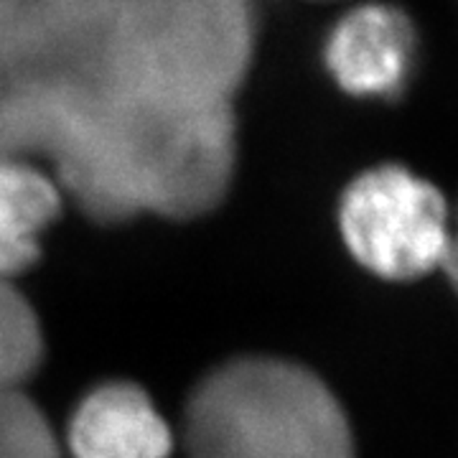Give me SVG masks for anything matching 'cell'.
<instances>
[{
  "label": "cell",
  "mask_w": 458,
  "mask_h": 458,
  "mask_svg": "<svg viewBox=\"0 0 458 458\" xmlns=\"http://www.w3.org/2000/svg\"><path fill=\"white\" fill-rule=\"evenodd\" d=\"M62 194L99 225L140 214L194 219L227 197L237 165L234 107H183L105 87L44 146Z\"/></svg>",
  "instance_id": "cell-1"
},
{
  "label": "cell",
  "mask_w": 458,
  "mask_h": 458,
  "mask_svg": "<svg viewBox=\"0 0 458 458\" xmlns=\"http://www.w3.org/2000/svg\"><path fill=\"white\" fill-rule=\"evenodd\" d=\"M258 38V0H110V82L168 105L232 107Z\"/></svg>",
  "instance_id": "cell-2"
},
{
  "label": "cell",
  "mask_w": 458,
  "mask_h": 458,
  "mask_svg": "<svg viewBox=\"0 0 458 458\" xmlns=\"http://www.w3.org/2000/svg\"><path fill=\"white\" fill-rule=\"evenodd\" d=\"M189 458H357L339 397L298 361L237 357L201 377L183 410Z\"/></svg>",
  "instance_id": "cell-3"
},
{
  "label": "cell",
  "mask_w": 458,
  "mask_h": 458,
  "mask_svg": "<svg viewBox=\"0 0 458 458\" xmlns=\"http://www.w3.org/2000/svg\"><path fill=\"white\" fill-rule=\"evenodd\" d=\"M110 0H51L0 33V156L38 158L54 131L110 87Z\"/></svg>",
  "instance_id": "cell-4"
},
{
  "label": "cell",
  "mask_w": 458,
  "mask_h": 458,
  "mask_svg": "<svg viewBox=\"0 0 458 458\" xmlns=\"http://www.w3.org/2000/svg\"><path fill=\"white\" fill-rule=\"evenodd\" d=\"M454 199L405 164H379L346 183L339 234L361 267L387 283H415L441 270Z\"/></svg>",
  "instance_id": "cell-5"
},
{
  "label": "cell",
  "mask_w": 458,
  "mask_h": 458,
  "mask_svg": "<svg viewBox=\"0 0 458 458\" xmlns=\"http://www.w3.org/2000/svg\"><path fill=\"white\" fill-rule=\"evenodd\" d=\"M420 59V31L394 0H354L331 21L321 62L346 98L393 102L403 98Z\"/></svg>",
  "instance_id": "cell-6"
},
{
  "label": "cell",
  "mask_w": 458,
  "mask_h": 458,
  "mask_svg": "<svg viewBox=\"0 0 458 458\" xmlns=\"http://www.w3.org/2000/svg\"><path fill=\"white\" fill-rule=\"evenodd\" d=\"M66 445L72 458H168L174 433L143 387L105 382L74 408Z\"/></svg>",
  "instance_id": "cell-7"
},
{
  "label": "cell",
  "mask_w": 458,
  "mask_h": 458,
  "mask_svg": "<svg viewBox=\"0 0 458 458\" xmlns=\"http://www.w3.org/2000/svg\"><path fill=\"white\" fill-rule=\"evenodd\" d=\"M64 194L44 165L0 156V278L29 270L41 255V234L62 212Z\"/></svg>",
  "instance_id": "cell-8"
},
{
  "label": "cell",
  "mask_w": 458,
  "mask_h": 458,
  "mask_svg": "<svg viewBox=\"0 0 458 458\" xmlns=\"http://www.w3.org/2000/svg\"><path fill=\"white\" fill-rule=\"evenodd\" d=\"M44 360V334L31 303L11 280L0 278V393L21 385Z\"/></svg>",
  "instance_id": "cell-9"
},
{
  "label": "cell",
  "mask_w": 458,
  "mask_h": 458,
  "mask_svg": "<svg viewBox=\"0 0 458 458\" xmlns=\"http://www.w3.org/2000/svg\"><path fill=\"white\" fill-rule=\"evenodd\" d=\"M0 458H62L49 418L21 390L0 393Z\"/></svg>",
  "instance_id": "cell-10"
},
{
  "label": "cell",
  "mask_w": 458,
  "mask_h": 458,
  "mask_svg": "<svg viewBox=\"0 0 458 458\" xmlns=\"http://www.w3.org/2000/svg\"><path fill=\"white\" fill-rule=\"evenodd\" d=\"M441 273L451 291L458 298V197L454 199V212H451V232H448V245L441 262Z\"/></svg>",
  "instance_id": "cell-11"
},
{
  "label": "cell",
  "mask_w": 458,
  "mask_h": 458,
  "mask_svg": "<svg viewBox=\"0 0 458 458\" xmlns=\"http://www.w3.org/2000/svg\"><path fill=\"white\" fill-rule=\"evenodd\" d=\"M49 3L51 0H0V33L11 31Z\"/></svg>",
  "instance_id": "cell-12"
},
{
  "label": "cell",
  "mask_w": 458,
  "mask_h": 458,
  "mask_svg": "<svg viewBox=\"0 0 458 458\" xmlns=\"http://www.w3.org/2000/svg\"><path fill=\"white\" fill-rule=\"evenodd\" d=\"M309 3H328V5H349L354 0H309Z\"/></svg>",
  "instance_id": "cell-13"
}]
</instances>
